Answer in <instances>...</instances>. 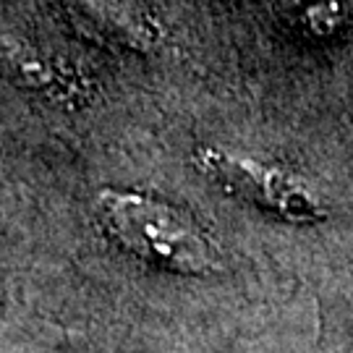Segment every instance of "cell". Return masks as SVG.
<instances>
[{
	"mask_svg": "<svg viewBox=\"0 0 353 353\" xmlns=\"http://www.w3.org/2000/svg\"><path fill=\"white\" fill-rule=\"evenodd\" d=\"M301 21L316 37H330L345 21V6L341 0H316L303 11Z\"/></svg>",
	"mask_w": 353,
	"mask_h": 353,
	"instance_id": "5b68a950",
	"label": "cell"
},
{
	"mask_svg": "<svg viewBox=\"0 0 353 353\" xmlns=\"http://www.w3.org/2000/svg\"><path fill=\"white\" fill-rule=\"evenodd\" d=\"M194 165L214 186L259 210L296 225H312L327 217V207L301 176L278 165H267L223 147H196Z\"/></svg>",
	"mask_w": 353,
	"mask_h": 353,
	"instance_id": "7a4b0ae2",
	"label": "cell"
},
{
	"mask_svg": "<svg viewBox=\"0 0 353 353\" xmlns=\"http://www.w3.org/2000/svg\"><path fill=\"white\" fill-rule=\"evenodd\" d=\"M94 217L128 254L178 275H212L223 270V252L207 228L173 204L144 191L102 189Z\"/></svg>",
	"mask_w": 353,
	"mask_h": 353,
	"instance_id": "6da1fadb",
	"label": "cell"
},
{
	"mask_svg": "<svg viewBox=\"0 0 353 353\" xmlns=\"http://www.w3.org/2000/svg\"><path fill=\"white\" fill-rule=\"evenodd\" d=\"M0 65L16 84L32 92H45L65 100H76V94L84 92V84L71 71V65L16 34H0Z\"/></svg>",
	"mask_w": 353,
	"mask_h": 353,
	"instance_id": "3957f363",
	"label": "cell"
},
{
	"mask_svg": "<svg viewBox=\"0 0 353 353\" xmlns=\"http://www.w3.org/2000/svg\"><path fill=\"white\" fill-rule=\"evenodd\" d=\"M76 16L89 34L115 45H126L131 50H152L163 39V29L157 21H152L147 13L128 8L123 3L89 0L76 8Z\"/></svg>",
	"mask_w": 353,
	"mask_h": 353,
	"instance_id": "277c9868",
	"label": "cell"
}]
</instances>
